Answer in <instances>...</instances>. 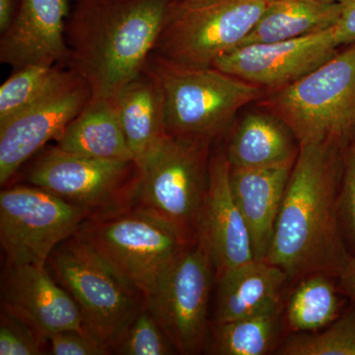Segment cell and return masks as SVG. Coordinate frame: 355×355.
<instances>
[{
	"instance_id": "obj_6",
	"label": "cell",
	"mask_w": 355,
	"mask_h": 355,
	"mask_svg": "<svg viewBox=\"0 0 355 355\" xmlns=\"http://www.w3.org/2000/svg\"><path fill=\"white\" fill-rule=\"evenodd\" d=\"M301 144L338 146L355 130V43L260 103Z\"/></svg>"
},
{
	"instance_id": "obj_13",
	"label": "cell",
	"mask_w": 355,
	"mask_h": 355,
	"mask_svg": "<svg viewBox=\"0 0 355 355\" xmlns=\"http://www.w3.org/2000/svg\"><path fill=\"white\" fill-rule=\"evenodd\" d=\"M340 48L333 27L303 38L238 46L217 58L212 67L272 91L310 73Z\"/></svg>"
},
{
	"instance_id": "obj_1",
	"label": "cell",
	"mask_w": 355,
	"mask_h": 355,
	"mask_svg": "<svg viewBox=\"0 0 355 355\" xmlns=\"http://www.w3.org/2000/svg\"><path fill=\"white\" fill-rule=\"evenodd\" d=\"M336 147L301 144L266 260L288 279L338 277L349 259L338 227Z\"/></svg>"
},
{
	"instance_id": "obj_20",
	"label": "cell",
	"mask_w": 355,
	"mask_h": 355,
	"mask_svg": "<svg viewBox=\"0 0 355 355\" xmlns=\"http://www.w3.org/2000/svg\"><path fill=\"white\" fill-rule=\"evenodd\" d=\"M55 146L88 157L135 161L121 128L116 100L110 98L91 97L55 140Z\"/></svg>"
},
{
	"instance_id": "obj_33",
	"label": "cell",
	"mask_w": 355,
	"mask_h": 355,
	"mask_svg": "<svg viewBox=\"0 0 355 355\" xmlns=\"http://www.w3.org/2000/svg\"><path fill=\"white\" fill-rule=\"evenodd\" d=\"M20 0H0V33L6 31L12 22Z\"/></svg>"
},
{
	"instance_id": "obj_5",
	"label": "cell",
	"mask_w": 355,
	"mask_h": 355,
	"mask_svg": "<svg viewBox=\"0 0 355 355\" xmlns=\"http://www.w3.org/2000/svg\"><path fill=\"white\" fill-rule=\"evenodd\" d=\"M146 69L164 95L166 133L184 139L218 137L263 89L214 67H189L151 55Z\"/></svg>"
},
{
	"instance_id": "obj_14",
	"label": "cell",
	"mask_w": 355,
	"mask_h": 355,
	"mask_svg": "<svg viewBox=\"0 0 355 355\" xmlns=\"http://www.w3.org/2000/svg\"><path fill=\"white\" fill-rule=\"evenodd\" d=\"M1 303L2 310L25 322L44 343L60 331H86L73 299L46 266L7 263Z\"/></svg>"
},
{
	"instance_id": "obj_34",
	"label": "cell",
	"mask_w": 355,
	"mask_h": 355,
	"mask_svg": "<svg viewBox=\"0 0 355 355\" xmlns=\"http://www.w3.org/2000/svg\"><path fill=\"white\" fill-rule=\"evenodd\" d=\"M263 1L270 2V1H273V0H263ZM327 1L340 2V1H342V0H327Z\"/></svg>"
},
{
	"instance_id": "obj_21",
	"label": "cell",
	"mask_w": 355,
	"mask_h": 355,
	"mask_svg": "<svg viewBox=\"0 0 355 355\" xmlns=\"http://www.w3.org/2000/svg\"><path fill=\"white\" fill-rule=\"evenodd\" d=\"M216 324L240 319L280 298L288 277L266 260L248 261L218 275Z\"/></svg>"
},
{
	"instance_id": "obj_15",
	"label": "cell",
	"mask_w": 355,
	"mask_h": 355,
	"mask_svg": "<svg viewBox=\"0 0 355 355\" xmlns=\"http://www.w3.org/2000/svg\"><path fill=\"white\" fill-rule=\"evenodd\" d=\"M198 243L209 254L217 275L254 259L249 229L231 189L226 151H219L210 158Z\"/></svg>"
},
{
	"instance_id": "obj_32",
	"label": "cell",
	"mask_w": 355,
	"mask_h": 355,
	"mask_svg": "<svg viewBox=\"0 0 355 355\" xmlns=\"http://www.w3.org/2000/svg\"><path fill=\"white\" fill-rule=\"evenodd\" d=\"M338 277L343 291L355 300V257H349Z\"/></svg>"
},
{
	"instance_id": "obj_18",
	"label": "cell",
	"mask_w": 355,
	"mask_h": 355,
	"mask_svg": "<svg viewBox=\"0 0 355 355\" xmlns=\"http://www.w3.org/2000/svg\"><path fill=\"white\" fill-rule=\"evenodd\" d=\"M300 144L291 128L277 114L250 112L243 116L226 149L229 164L238 169L292 167Z\"/></svg>"
},
{
	"instance_id": "obj_26",
	"label": "cell",
	"mask_w": 355,
	"mask_h": 355,
	"mask_svg": "<svg viewBox=\"0 0 355 355\" xmlns=\"http://www.w3.org/2000/svg\"><path fill=\"white\" fill-rule=\"evenodd\" d=\"M282 355H355V312L331 323L327 330L289 338Z\"/></svg>"
},
{
	"instance_id": "obj_7",
	"label": "cell",
	"mask_w": 355,
	"mask_h": 355,
	"mask_svg": "<svg viewBox=\"0 0 355 355\" xmlns=\"http://www.w3.org/2000/svg\"><path fill=\"white\" fill-rule=\"evenodd\" d=\"M263 0H173L153 55L182 67H211L241 44Z\"/></svg>"
},
{
	"instance_id": "obj_29",
	"label": "cell",
	"mask_w": 355,
	"mask_h": 355,
	"mask_svg": "<svg viewBox=\"0 0 355 355\" xmlns=\"http://www.w3.org/2000/svg\"><path fill=\"white\" fill-rule=\"evenodd\" d=\"M53 355H106L111 354L101 343L84 331L67 330L49 338Z\"/></svg>"
},
{
	"instance_id": "obj_22",
	"label": "cell",
	"mask_w": 355,
	"mask_h": 355,
	"mask_svg": "<svg viewBox=\"0 0 355 355\" xmlns=\"http://www.w3.org/2000/svg\"><path fill=\"white\" fill-rule=\"evenodd\" d=\"M340 15V2L327 0H273L241 46L277 43L303 38L335 27Z\"/></svg>"
},
{
	"instance_id": "obj_16",
	"label": "cell",
	"mask_w": 355,
	"mask_h": 355,
	"mask_svg": "<svg viewBox=\"0 0 355 355\" xmlns=\"http://www.w3.org/2000/svg\"><path fill=\"white\" fill-rule=\"evenodd\" d=\"M69 0H20L10 26L1 33L0 62L20 69L28 65L67 67Z\"/></svg>"
},
{
	"instance_id": "obj_24",
	"label": "cell",
	"mask_w": 355,
	"mask_h": 355,
	"mask_svg": "<svg viewBox=\"0 0 355 355\" xmlns=\"http://www.w3.org/2000/svg\"><path fill=\"white\" fill-rule=\"evenodd\" d=\"M331 275L315 273L302 279L287 303L286 321L296 334L315 333L330 326L340 303Z\"/></svg>"
},
{
	"instance_id": "obj_11",
	"label": "cell",
	"mask_w": 355,
	"mask_h": 355,
	"mask_svg": "<svg viewBox=\"0 0 355 355\" xmlns=\"http://www.w3.org/2000/svg\"><path fill=\"white\" fill-rule=\"evenodd\" d=\"M212 268L198 242L188 245L146 297L147 309L179 354H198L205 347Z\"/></svg>"
},
{
	"instance_id": "obj_28",
	"label": "cell",
	"mask_w": 355,
	"mask_h": 355,
	"mask_svg": "<svg viewBox=\"0 0 355 355\" xmlns=\"http://www.w3.org/2000/svg\"><path fill=\"white\" fill-rule=\"evenodd\" d=\"M46 345L19 318L2 310L0 318V355L43 354Z\"/></svg>"
},
{
	"instance_id": "obj_19",
	"label": "cell",
	"mask_w": 355,
	"mask_h": 355,
	"mask_svg": "<svg viewBox=\"0 0 355 355\" xmlns=\"http://www.w3.org/2000/svg\"><path fill=\"white\" fill-rule=\"evenodd\" d=\"M114 100L128 148L139 163L167 135L162 88L146 69Z\"/></svg>"
},
{
	"instance_id": "obj_2",
	"label": "cell",
	"mask_w": 355,
	"mask_h": 355,
	"mask_svg": "<svg viewBox=\"0 0 355 355\" xmlns=\"http://www.w3.org/2000/svg\"><path fill=\"white\" fill-rule=\"evenodd\" d=\"M173 0H76L67 24V67L92 97L116 99L146 69Z\"/></svg>"
},
{
	"instance_id": "obj_9",
	"label": "cell",
	"mask_w": 355,
	"mask_h": 355,
	"mask_svg": "<svg viewBox=\"0 0 355 355\" xmlns=\"http://www.w3.org/2000/svg\"><path fill=\"white\" fill-rule=\"evenodd\" d=\"M76 235L144 297L190 245L164 222L135 209L89 218Z\"/></svg>"
},
{
	"instance_id": "obj_17",
	"label": "cell",
	"mask_w": 355,
	"mask_h": 355,
	"mask_svg": "<svg viewBox=\"0 0 355 355\" xmlns=\"http://www.w3.org/2000/svg\"><path fill=\"white\" fill-rule=\"evenodd\" d=\"M292 168L230 167L231 189L249 229L256 260L268 257Z\"/></svg>"
},
{
	"instance_id": "obj_10",
	"label": "cell",
	"mask_w": 355,
	"mask_h": 355,
	"mask_svg": "<svg viewBox=\"0 0 355 355\" xmlns=\"http://www.w3.org/2000/svg\"><path fill=\"white\" fill-rule=\"evenodd\" d=\"M89 218L85 209L39 187L4 189L0 193V243L7 263L46 266L53 251Z\"/></svg>"
},
{
	"instance_id": "obj_4",
	"label": "cell",
	"mask_w": 355,
	"mask_h": 355,
	"mask_svg": "<svg viewBox=\"0 0 355 355\" xmlns=\"http://www.w3.org/2000/svg\"><path fill=\"white\" fill-rule=\"evenodd\" d=\"M46 266L76 302L85 331L114 352L146 306L144 294L76 234L53 251Z\"/></svg>"
},
{
	"instance_id": "obj_12",
	"label": "cell",
	"mask_w": 355,
	"mask_h": 355,
	"mask_svg": "<svg viewBox=\"0 0 355 355\" xmlns=\"http://www.w3.org/2000/svg\"><path fill=\"white\" fill-rule=\"evenodd\" d=\"M91 97L88 84L72 70L58 87L0 125L1 186H6L46 144L55 141Z\"/></svg>"
},
{
	"instance_id": "obj_30",
	"label": "cell",
	"mask_w": 355,
	"mask_h": 355,
	"mask_svg": "<svg viewBox=\"0 0 355 355\" xmlns=\"http://www.w3.org/2000/svg\"><path fill=\"white\" fill-rule=\"evenodd\" d=\"M342 195L338 200V209L347 224L350 238L355 244V146L350 151L345 167Z\"/></svg>"
},
{
	"instance_id": "obj_31",
	"label": "cell",
	"mask_w": 355,
	"mask_h": 355,
	"mask_svg": "<svg viewBox=\"0 0 355 355\" xmlns=\"http://www.w3.org/2000/svg\"><path fill=\"white\" fill-rule=\"evenodd\" d=\"M340 15L334 30L340 46L355 43V0H342Z\"/></svg>"
},
{
	"instance_id": "obj_25",
	"label": "cell",
	"mask_w": 355,
	"mask_h": 355,
	"mask_svg": "<svg viewBox=\"0 0 355 355\" xmlns=\"http://www.w3.org/2000/svg\"><path fill=\"white\" fill-rule=\"evenodd\" d=\"M0 87V125L38 102L71 74L64 65L20 67Z\"/></svg>"
},
{
	"instance_id": "obj_8",
	"label": "cell",
	"mask_w": 355,
	"mask_h": 355,
	"mask_svg": "<svg viewBox=\"0 0 355 355\" xmlns=\"http://www.w3.org/2000/svg\"><path fill=\"white\" fill-rule=\"evenodd\" d=\"M31 160L24 170L28 184L85 209L91 218L132 209L140 177L135 161L88 157L57 146Z\"/></svg>"
},
{
	"instance_id": "obj_3",
	"label": "cell",
	"mask_w": 355,
	"mask_h": 355,
	"mask_svg": "<svg viewBox=\"0 0 355 355\" xmlns=\"http://www.w3.org/2000/svg\"><path fill=\"white\" fill-rule=\"evenodd\" d=\"M210 144L166 135L137 163L140 177L132 209L164 222L188 244L198 242Z\"/></svg>"
},
{
	"instance_id": "obj_27",
	"label": "cell",
	"mask_w": 355,
	"mask_h": 355,
	"mask_svg": "<svg viewBox=\"0 0 355 355\" xmlns=\"http://www.w3.org/2000/svg\"><path fill=\"white\" fill-rule=\"evenodd\" d=\"M176 352L150 311L144 306L114 352L121 355H167Z\"/></svg>"
},
{
	"instance_id": "obj_23",
	"label": "cell",
	"mask_w": 355,
	"mask_h": 355,
	"mask_svg": "<svg viewBox=\"0 0 355 355\" xmlns=\"http://www.w3.org/2000/svg\"><path fill=\"white\" fill-rule=\"evenodd\" d=\"M282 302L275 299L240 319L216 324L212 354L263 355L272 349L280 330Z\"/></svg>"
}]
</instances>
